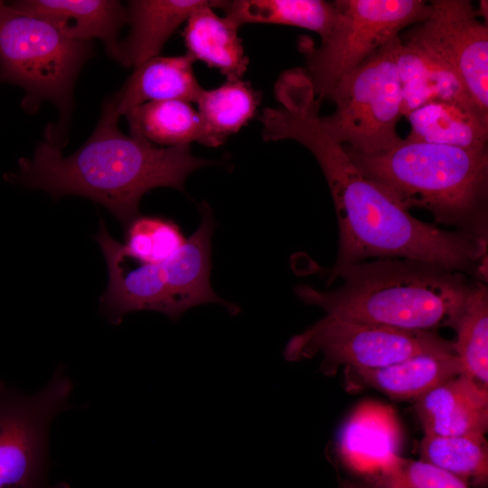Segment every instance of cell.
<instances>
[{
    "mask_svg": "<svg viewBox=\"0 0 488 488\" xmlns=\"http://www.w3.org/2000/svg\"><path fill=\"white\" fill-rule=\"evenodd\" d=\"M320 104L311 92L286 97L263 119L266 140H295L314 156L327 181L339 229L333 267L367 258H404L477 275L483 267L486 237L448 231L421 221L365 175L344 146L324 127Z\"/></svg>",
    "mask_w": 488,
    "mask_h": 488,
    "instance_id": "1",
    "label": "cell"
},
{
    "mask_svg": "<svg viewBox=\"0 0 488 488\" xmlns=\"http://www.w3.org/2000/svg\"><path fill=\"white\" fill-rule=\"evenodd\" d=\"M119 117L103 105L99 122L86 142L64 155L47 141L33 158H20L12 183L40 189L58 199L79 195L104 207L123 225L138 216L139 202L150 190L171 187L184 192L185 180L211 161L194 156L190 145L158 147L123 133Z\"/></svg>",
    "mask_w": 488,
    "mask_h": 488,
    "instance_id": "2",
    "label": "cell"
},
{
    "mask_svg": "<svg viewBox=\"0 0 488 488\" xmlns=\"http://www.w3.org/2000/svg\"><path fill=\"white\" fill-rule=\"evenodd\" d=\"M331 290L308 285L295 288L305 304L325 315L408 330L453 327L481 282L465 273L414 259L378 258L327 271Z\"/></svg>",
    "mask_w": 488,
    "mask_h": 488,
    "instance_id": "3",
    "label": "cell"
},
{
    "mask_svg": "<svg viewBox=\"0 0 488 488\" xmlns=\"http://www.w3.org/2000/svg\"><path fill=\"white\" fill-rule=\"evenodd\" d=\"M346 152L408 211L423 209L437 222L486 237L487 150L402 139L373 154Z\"/></svg>",
    "mask_w": 488,
    "mask_h": 488,
    "instance_id": "4",
    "label": "cell"
},
{
    "mask_svg": "<svg viewBox=\"0 0 488 488\" xmlns=\"http://www.w3.org/2000/svg\"><path fill=\"white\" fill-rule=\"evenodd\" d=\"M201 223L170 259L160 264L136 262L130 267L122 243L114 239L100 220L94 236L108 269V287L100 297L101 309L113 324L131 312L150 310L177 320L187 310L205 303L223 305L231 314L239 307L219 297L210 282L211 239L214 221L209 205L201 206Z\"/></svg>",
    "mask_w": 488,
    "mask_h": 488,
    "instance_id": "5",
    "label": "cell"
},
{
    "mask_svg": "<svg viewBox=\"0 0 488 488\" xmlns=\"http://www.w3.org/2000/svg\"><path fill=\"white\" fill-rule=\"evenodd\" d=\"M93 54L90 41L71 39L47 22L21 14L0 1V83L21 87L22 107L37 112L44 101L59 109L61 120L46 128L45 140L61 148L73 107V88Z\"/></svg>",
    "mask_w": 488,
    "mask_h": 488,
    "instance_id": "6",
    "label": "cell"
},
{
    "mask_svg": "<svg viewBox=\"0 0 488 488\" xmlns=\"http://www.w3.org/2000/svg\"><path fill=\"white\" fill-rule=\"evenodd\" d=\"M398 35L344 75L329 99L334 111L321 117L325 130L350 152L373 154L402 140L397 126L403 97L397 67Z\"/></svg>",
    "mask_w": 488,
    "mask_h": 488,
    "instance_id": "7",
    "label": "cell"
},
{
    "mask_svg": "<svg viewBox=\"0 0 488 488\" xmlns=\"http://www.w3.org/2000/svg\"><path fill=\"white\" fill-rule=\"evenodd\" d=\"M334 23L318 47L305 51L307 74L321 103L336 83L399 35L425 19L423 0H336Z\"/></svg>",
    "mask_w": 488,
    "mask_h": 488,
    "instance_id": "8",
    "label": "cell"
},
{
    "mask_svg": "<svg viewBox=\"0 0 488 488\" xmlns=\"http://www.w3.org/2000/svg\"><path fill=\"white\" fill-rule=\"evenodd\" d=\"M454 352L453 342L436 331L408 330L324 315L292 336L283 356L299 361L322 356L320 371L333 376L344 368H379L427 353Z\"/></svg>",
    "mask_w": 488,
    "mask_h": 488,
    "instance_id": "9",
    "label": "cell"
},
{
    "mask_svg": "<svg viewBox=\"0 0 488 488\" xmlns=\"http://www.w3.org/2000/svg\"><path fill=\"white\" fill-rule=\"evenodd\" d=\"M73 385L61 368L33 394L0 380V488H51L52 422L69 408Z\"/></svg>",
    "mask_w": 488,
    "mask_h": 488,
    "instance_id": "10",
    "label": "cell"
},
{
    "mask_svg": "<svg viewBox=\"0 0 488 488\" xmlns=\"http://www.w3.org/2000/svg\"><path fill=\"white\" fill-rule=\"evenodd\" d=\"M467 0H434L425 19L404 36L451 69L488 116V26Z\"/></svg>",
    "mask_w": 488,
    "mask_h": 488,
    "instance_id": "11",
    "label": "cell"
},
{
    "mask_svg": "<svg viewBox=\"0 0 488 488\" xmlns=\"http://www.w3.org/2000/svg\"><path fill=\"white\" fill-rule=\"evenodd\" d=\"M8 5L21 14L47 22L71 39L101 40L113 59L129 67L118 40L119 31L127 23V7L119 1L23 0Z\"/></svg>",
    "mask_w": 488,
    "mask_h": 488,
    "instance_id": "12",
    "label": "cell"
},
{
    "mask_svg": "<svg viewBox=\"0 0 488 488\" xmlns=\"http://www.w3.org/2000/svg\"><path fill=\"white\" fill-rule=\"evenodd\" d=\"M415 410L426 436L485 435L488 386L459 374L418 399Z\"/></svg>",
    "mask_w": 488,
    "mask_h": 488,
    "instance_id": "13",
    "label": "cell"
},
{
    "mask_svg": "<svg viewBox=\"0 0 488 488\" xmlns=\"http://www.w3.org/2000/svg\"><path fill=\"white\" fill-rule=\"evenodd\" d=\"M401 441L392 409L367 402L343 425L337 450L343 465L364 479L377 474L391 455H399Z\"/></svg>",
    "mask_w": 488,
    "mask_h": 488,
    "instance_id": "14",
    "label": "cell"
},
{
    "mask_svg": "<svg viewBox=\"0 0 488 488\" xmlns=\"http://www.w3.org/2000/svg\"><path fill=\"white\" fill-rule=\"evenodd\" d=\"M463 374L454 352L427 353L379 368H344L348 388H369L391 399L415 400L443 382Z\"/></svg>",
    "mask_w": 488,
    "mask_h": 488,
    "instance_id": "15",
    "label": "cell"
},
{
    "mask_svg": "<svg viewBox=\"0 0 488 488\" xmlns=\"http://www.w3.org/2000/svg\"><path fill=\"white\" fill-rule=\"evenodd\" d=\"M187 55L155 56L135 68L121 89L105 105L118 117L131 108L151 101L183 100L196 102L202 88Z\"/></svg>",
    "mask_w": 488,
    "mask_h": 488,
    "instance_id": "16",
    "label": "cell"
},
{
    "mask_svg": "<svg viewBox=\"0 0 488 488\" xmlns=\"http://www.w3.org/2000/svg\"><path fill=\"white\" fill-rule=\"evenodd\" d=\"M397 67L403 97V116L434 101H453L483 114L455 73L436 57L409 42L399 40Z\"/></svg>",
    "mask_w": 488,
    "mask_h": 488,
    "instance_id": "17",
    "label": "cell"
},
{
    "mask_svg": "<svg viewBox=\"0 0 488 488\" xmlns=\"http://www.w3.org/2000/svg\"><path fill=\"white\" fill-rule=\"evenodd\" d=\"M224 1L211 0L195 10L186 21L183 40L186 54L193 61H201L217 69L227 80H238L248 68L239 27L228 17L214 12Z\"/></svg>",
    "mask_w": 488,
    "mask_h": 488,
    "instance_id": "18",
    "label": "cell"
},
{
    "mask_svg": "<svg viewBox=\"0 0 488 488\" xmlns=\"http://www.w3.org/2000/svg\"><path fill=\"white\" fill-rule=\"evenodd\" d=\"M211 0H133L127 2V37L119 45L129 66L158 56L177 28Z\"/></svg>",
    "mask_w": 488,
    "mask_h": 488,
    "instance_id": "19",
    "label": "cell"
},
{
    "mask_svg": "<svg viewBox=\"0 0 488 488\" xmlns=\"http://www.w3.org/2000/svg\"><path fill=\"white\" fill-rule=\"evenodd\" d=\"M407 141L487 150L488 117L453 101H434L411 111Z\"/></svg>",
    "mask_w": 488,
    "mask_h": 488,
    "instance_id": "20",
    "label": "cell"
},
{
    "mask_svg": "<svg viewBox=\"0 0 488 488\" xmlns=\"http://www.w3.org/2000/svg\"><path fill=\"white\" fill-rule=\"evenodd\" d=\"M129 135L136 139L168 146L198 142L218 146L198 110L183 100H160L136 106L125 114Z\"/></svg>",
    "mask_w": 488,
    "mask_h": 488,
    "instance_id": "21",
    "label": "cell"
},
{
    "mask_svg": "<svg viewBox=\"0 0 488 488\" xmlns=\"http://www.w3.org/2000/svg\"><path fill=\"white\" fill-rule=\"evenodd\" d=\"M225 16L238 27L244 23H273L314 31L323 39L336 16L333 2L323 0L224 1Z\"/></svg>",
    "mask_w": 488,
    "mask_h": 488,
    "instance_id": "22",
    "label": "cell"
},
{
    "mask_svg": "<svg viewBox=\"0 0 488 488\" xmlns=\"http://www.w3.org/2000/svg\"><path fill=\"white\" fill-rule=\"evenodd\" d=\"M418 452L420 460L450 473L468 486L487 485L488 445L485 435H424Z\"/></svg>",
    "mask_w": 488,
    "mask_h": 488,
    "instance_id": "23",
    "label": "cell"
},
{
    "mask_svg": "<svg viewBox=\"0 0 488 488\" xmlns=\"http://www.w3.org/2000/svg\"><path fill=\"white\" fill-rule=\"evenodd\" d=\"M259 93L249 83L227 80L222 85L201 91L198 112L217 145L250 120L259 104Z\"/></svg>",
    "mask_w": 488,
    "mask_h": 488,
    "instance_id": "24",
    "label": "cell"
},
{
    "mask_svg": "<svg viewBox=\"0 0 488 488\" xmlns=\"http://www.w3.org/2000/svg\"><path fill=\"white\" fill-rule=\"evenodd\" d=\"M463 374L488 386V292L480 283L454 326Z\"/></svg>",
    "mask_w": 488,
    "mask_h": 488,
    "instance_id": "25",
    "label": "cell"
},
{
    "mask_svg": "<svg viewBox=\"0 0 488 488\" xmlns=\"http://www.w3.org/2000/svg\"><path fill=\"white\" fill-rule=\"evenodd\" d=\"M179 226L156 216H136L126 228L125 254L142 264H160L174 257L184 245Z\"/></svg>",
    "mask_w": 488,
    "mask_h": 488,
    "instance_id": "26",
    "label": "cell"
},
{
    "mask_svg": "<svg viewBox=\"0 0 488 488\" xmlns=\"http://www.w3.org/2000/svg\"><path fill=\"white\" fill-rule=\"evenodd\" d=\"M362 480L377 488H471L434 465L399 455H391L377 474Z\"/></svg>",
    "mask_w": 488,
    "mask_h": 488,
    "instance_id": "27",
    "label": "cell"
},
{
    "mask_svg": "<svg viewBox=\"0 0 488 488\" xmlns=\"http://www.w3.org/2000/svg\"><path fill=\"white\" fill-rule=\"evenodd\" d=\"M340 487L341 488H377L371 483L364 480L352 481V480H348V479L341 480Z\"/></svg>",
    "mask_w": 488,
    "mask_h": 488,
    "instance_id": "28",
    "label": "cell"
},
{
    "mask_svg": "<svg viewBox=\"0 0 488 488\" xmlns=\"http://www.w3.org/2000/svg\"><path fill=\"white\" fill-rule=\"evenodd\" d=\"M51 488H70V487L66 483H58L56 484H52Z\"/></svg>",
    "mask_w": 488,
    "mask_h": 488,
    "instance_id": "29",
    "label": "cell"
}]
</instances>
